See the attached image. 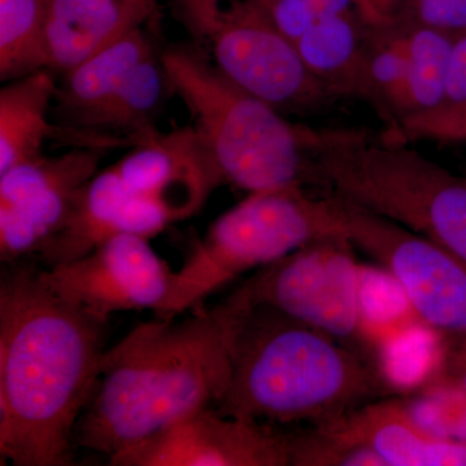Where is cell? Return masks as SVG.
<instances>
[{
	"label": "cell",
	"instance_id": "7a4b0ae2",
	"mask_svg": "<svg viewBox=\"0 0 466 466\" xmlns=\"http://www.w3.org/2000/svg\"><path fill=\"white\" fill-rule=\"evenodd\" d=\"M229 381L214 410L268 425L328 426L382 400L392 386L360 351L266 305L227 297Z\"/></svg>",
	"mask_w": 466,
	"mask_h": 466
},
{
	"label": "cell",
	"instance_id": "30bf717a",
	"mask_svg": "<svg viewBox=\"0 0 466 466\" xmlns=\"http://www.w3.org/2000/svg\"><path fill=\"white\" fill-rule=\"evenodd\" d=\"M101 150L73 148L24 162L0 175V258L39 253L66 226L76 196L99 171Z\"/></svg>",
	"mask_w": 466,
	"mask_h": 466
},
{
	"label": "cell",
	"instance_id": "d4e9b609",
	"mask_svg": "<svg viewBox=\"0 0 466 466\" xmlns=\"http://www.w3.org/2000/svg\"><path fill=\"white\" fill-rule=\"evenodd\" d=\"M466 103V34L453 39L449 73H447L446 99L443 104L458 106Z\"/></svg>",
	"mask_w": 466,
	"mask_h": 466
},
{
	"label": "cell",
	"instance_id": "cb8c5ba5",
	"mask_svg": "<svg viewBox=\"0 0 466 466\" xmlns=\"http://www.w3.org/2000/svg\"><path fill=\"white\" fill-rule=\"evenodd\" d=\"M441 359V379L449 388L466 395V333L449 334Z\"/></svg>",
	"mask_w": 466,
	"mask_h": 466
},
{
	"label": "cell",
	"instance_id": "44dd1931",
	"mask_svg": "<svg viewBox=\"0 0 466 466\" xmlns=\"http://www.w3.org/2000/svg\"><path fill=\"white\" fill-rule=\"evenodd\" d=\"M291 466H383L366 447L346 443L318 426L291 431Z\"/></svg>",
	"mask_w": 466,
	"mask_h": 466
},
{
	"label": "cell",
	"instance_id": "52a82bcc",
	"mask_svg": "<svg viewBox=\"0 0 466 466\" xmlns=\"http://www.w3.org/2000/svg\"><path fill=\"white\" fill-rule=\"evenodd\" d=\"M228 297L279 309L358 351L366 339L360 267L355 245L343 232L257 269Z\"/></svg>",
	"mask_w": 466,
	"mask_h": 466
},
{
	"label": "cell",
	"instance_id": "4fadbf2b",
	"mask_svg": "<svg viewBox=\"0 0 466 466\" xmlns=\"http://www.w3.org/2000/svg\"><path fill=\"white\" fill-rule=\"evenodd\" d=\"M155 12L130 0H46V69L66 75L143 26Z\"/></svg>",
	"mask_w": 466,
	"mask_h": 466
},
{
	"label": "cell",
	"instance_id": "4316f807",
	"mask_svg": "<svg viewBox=\"0 0 466 466\" xmlns=\"http://www.w3.org/2000/svg\"><path fill=\"white\" fill-rule=\"evenodd\" d=\"M314 17L336 16L345 15L346 9L355 0H305Z\"/></svg>",
	"mask_w": 466,
	"mask_h": 466
},
{
	"label": "cell",
	"instance_id": "ba28073f",
	"mask_svg": "<svg viewBox=\"0 0 466 466\" xmlns=\"http://www.w3.org/2000/svg\"><path fill=\"white\" fill-rule=\"evenodd\" d=\"M336 198L343 232L392 276L416 317L444 336L466 333V262L406 227Z\"/></svg>",
	"mask_w": 466,
	"mask_h": 466
},
{
	"label": "cell",
	"instance_id": "ffe728a7",
	"mask_svg": "<svg viewBox=\"0 0 466 466\" xmlns=\"http://www.w3.org/2000/svg\"><path fill=\"white\" fill-rule=\"evenodd\" d=\"M408 84L406 35L391 36L364 55L359 87L404 112Z\"/></svg>",
	"mask_w": 466,
	"mask_h": 466
},
{
	"label": "cell",
	"instance_id": "9c48e42d",
	"mask_svg": "<svg viewBox=\"0 0 466 466\" xmlns=\"http://www.w3.org/2000/svg\"><path fill=\"white\" fill-rule=\"evenodd\" d=\"M149 241L119 233L79 258L39 268V276L61 299L104 321L119 311L157 312L167 299L174 271Z\"/></svg>",
	"mask_w": 466,
	"mask_h": 466
},
{
	"label": "cell",
	"instance_id": "6da1fadb",
	"mask_svg": "<svg viewBox=\"0 0 466 466\" xmlns=\"http://www.w3.org/2000/svg\"><path fill=\"white\" fill-rule=\"evenodd\" d=\"M106 321L54 293L25 259L0 278V465L75 464V429Z\"/></svg>",
	"mask_w": 466,
	"mask_h": 466
},
{
	"label": "cell",
	"instance_id": "e0dca14e",
	"mask_svg": "<svg viewBox=\"0 0 466 466\" xmlns=\"http://www.w3.org/2000/svg\"><path fill=\"white\" fill-rule=\"evenodd\" d=\"M309 72L320 78L359 86L364 54L348 15L317 17L294 43Z\"/></svg>",
	"mask_w": 466,
	"mask_h": 466
},
{
	"label": "cell",
	"instance_id": "5bb4252c",
	"mask_svg": "<svg viewBox=\"0 0 466 466\" xmlns=\"http://www.w3.org/2000/svg\"><path fill=\"white\" fill-rule=\"evenodd\" d=\"M155 51L149 36L139 26L63 75L54 103L61 126L96 134L95 126L116 92L135 67Z\"/></svg>",
	"mask_w": 466,
	"mask_h": 466
},
{
	"label": "cell",
	"instance_id": "603a6c76",
	"mask_svg": "<svg viewBox=\"0 0 466 466\" xmlns=\"http://www.w3.org/2000/svg\"><path fill=\"white\" fill-rule=\"evenodd\" d=\"M422 26L441 32H466V0H412Z\"/></svg>",
	"mask_w": 466,
	"mask_h": 466
},
{
	"label": "cell",
	"instance_id": "8fae6325",
	"mask_svg": "<svg viewBox=\"0 0 466 466\" xmlns=\"http://www.w3.org/2000/svg\"><path fill=\"white\" fill-rule=\"evenodd\" d=\"M109 461L116 466H291L290 433L207 407Z\"/></svg>",
	"mask_w": 466,
	"mask_h": 466
},
{
	"label": "cell",
	"instance_id": "9a60e30c",
	"mask_svg": "<svg viewBox=\"0 0 466 466\" xmlns=\"http://www.w3.org/2000/svg\"><path fill=\"white\" fill-rule=\"evenodd\" d=\"M56 92L47 69L5 82L0 91V175L41 157L52 137L66 142V130L50 118Z\"/></svg>",
	"mask_w": 466,
	"mask_h": 466
},
{
	"label": "cell",
	"instance_id": "7402d4cb",
	"mask_svg": "<svg viewBox=\"0 0 466 466\" xmlns=\"http://www.w3.org/2000/svg\"><path fill=\"white\" fill-rule=\"evenodd\" d=\"M394 142L433 140L443 143H466V103L441 104L437 108L400 116L394 126Z\"/></svg>",
	"mask_w": 466,
	"mask_h": 466
},
{
	"label": "cell",
	"instance_id": "277c9868",
	"mask_svg": "<svg viewBox=\"0 0 466 466\" xmlns=\"http://www.w3.org/2000/svg\"><path fill=\"white\" fill-rule=\"evenodd\" d=\"M161 60L171 90L191 115L193 130L225 183L253 193L312 180L309 130L233 84L200 51L170 47Z\"/></svg>",
	"mask_w": 466,
	"mask_h": 466
},
{
	"label": "cell",
	"instance_id": "83f0119b",
	"mask_svg": "<svg viewBox=\"0 0 466 466\" xmlns=\"http://www.w3.org/2000/svg\"><path fill=\"white\" fill-rule=\"evenodd\" d=\"M130 2L140 3V5H150L156 7V0H130Z\"/></svg>",
	"mask_w": 466,
	"mask_h": 466
},
{
	"label": "cell",
	"instance_id": "7c38bea8",
	"mask_svg": "<svg viewBox=\"0 0 466 466\" xmlns=\"http://www.w3.org/2000/svg\"><path fill=\"white\" fill-rule=\"evenodd\" d=\"M325 431L366 447L383 466H466V441L431 433L400 400H373Z\"/></svg>",
	"mask_w": 466,
	"mask_h": 466
},
{
	"label": "cell",
	"instance_id": "ac0fdd59",
	"mask_svg": "<svg viewBox=\"0 0 466 466\" xmlns=\"http://www.w3.org/2000/svg\"><path fill=\"white\" fill-rule=\"evenodd\" d=\"M46 0H0V78L9 82L46 69Z\"/></svg>",
	"mask_w": 466,
	"mask_h": 466
},
{
	"label": "cell",
	"instance_id": "2e32d148",
	"mask_svg": "<svg viewBox=\"0 0 466 466\" xmlns=\"http://www.w3.org/2000/svg\"><path fill=\"white\" fill-rule=\"evenodd\" d=\"M167 88H171L161 54L144 58L104 110L95 133L134 147L157 133L153 119Z\"/></svg>",
	"mask_w": 466,
	"mask_h": 466
},
{
	"label": "cell",
	"instance_id": "d6986e66",
	"mask_svg": "<svg viewBox=\"0 0 466 466\" xmlns=\"http://www.w3.org/2000/svg\"><path fill=\"white\" fill-rule=\"evenodd\" d=\"M404 35L408 51V84L403 115L437 108L446 99L453 39L446 32L429 26L416 27Z\"/></svg>",
	"mask_w": 466,
	"mask_h": 466
},
{
	"label": "cell",
	"instance_id": "8992f818",
	"mask_svg": "<svg viewBox=\"0 0 466 466\" xmlns=\"http://www.w3.org/2000/svg\"><path fill=\"white\" fill-rule=\"evenodd\" d=\"M175 16L233 84L276 109L317 96L318 76L258 0H170Z\"/></svg>",
	"mask_w": 466,
	"mask_h": 466
},
{
	"label": "cell",
	"instance_id": "3957f363",
	"mask_svg": "<svg viewBox=\"0 0 466 466\" xmlns=\"http://www.w3.org/2000/svg\"><path fill=\"white\" fill-rule=\"evenodd\" d=\"M191 312L137 325L103 352L76 446L110 459L219 403L229 381L225 327L213 309Z\"/></svg>",
	"mask_w": 466,
	"mask_h": 466
},
{
	"label": "cell",
	"instance_id": "484cf974",
	"mask_svg": "<svg viewBox=\"0 0 466 466\" xmlns=\"http://www.w3.org/2000/svg\"><path fill=\"white\" fill-rule=\"evenodd\" d=\"M398 2L400 0H355L364 20L377 27L390 25Z\"/></svg>",
	"mask_w": 466,
	"mask_h": 466
},
{
	"label": "cell",
	"instance_id": "5b68a950",
	"mask_svg": "<svg viewBox=\"0 0 466 466\" xmlns=\"http://www.w3.org/2000/svg\"><path fill=\"white\" fill-rule=\"evenodd\" d=\"M337 232H343V226L334 195L312 198L300 186L249 193L193 245L156 314L177 317L200 308L210 294L238 276Z\"/></svg>",
	"mask_w": 466,
	"mask_h": 466
}]
</instances>
